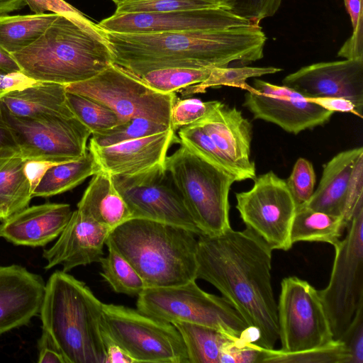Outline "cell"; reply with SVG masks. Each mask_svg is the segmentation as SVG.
Listing matches in <instances>:
<instances>
[{"label": "cell", "instance_id": "6da1fadb", "mask_svg": "<svg viewBox=\"0 0 363 363\" xmlns=\"http://www.w3.org/2000/svg\"><path fill=\"white\" fill-rule=\"evenodd\" d=\"M272 249L245 228H230L218 235L197 239L196 278L214 286L247 325L257 330L254 342L274 349L279 339L277 303L272 284Z\"/></svg>", "mask_w": 363, "mask_h": 363}, {"label": "cell", "instance_id": "7a4b0ae2", "mask_svg": "<svg viewBox=\"0 0 363 363\" xmlns=\"http://www.w3.org/2000/svg\"><path fill=\"white\" fill-rule=\"evenodd\" d=\"M104 31L113 64L140 77L169 67H226L262 59L267 37L259 24L151 33Z\"/></svg>", "mask_w": 363, "mask_h": 363}, {"label": "cell", "instance_id": "3957f363", "mask_svg": "<svg viewBox=\"0 0 363 363\" xmlns=\"http://www.w3.org/2000/svg\"><path fill=\"white\" fill-rule=\"evenodd\" d=\"M196 235L183 228L134 218L113 228L105 245L132 265L147 288L169 287L197 279Z\"/></svg>", "mask_w": 363, "mask_h": 363}, {"label": "cell", "instance_id": "277c9868", "mask_svg": "<svg viewBox=\"0 0 363 363\" xmlns=\"http://www.w3.org/2000/svg\"><path fill=\"white\" fill-rule=\"evenodd\" d=\"M103 306L82 281L62 270L45 286L40 310L48 332L67 363H105Z\"/></svg>", "mask_w": 363, "mask_h": 363}, {"label": "cell", "instance_id": "5b68a950", "mask_svg": "<svg viewBox=\"0 0 363 363\" xmlns=\"http://www.w3.org/2000/svg\"><path fill=\"white\" fill-rule=\"evenodd\" d=\"M11 55L27 76L64 85L87 80L113 63L106 40L62 15L35 42Z\"/></svg>", "mask_w": 363, "mask_h": 363}, {"label": "cell", "instance_id": "8992f818", "mask_svg": "<svg viewBox=\"0 0 363 363\" xmlns=\"http://www.w3.org/2000/svg\"><path fill=\"white\" fill-rule=\"evenodd\" d=\"M164 166L202 234L218 235L230 227L229 191L235 177L180 143Z\"/></svg>", "mask_w": 363, "mask_h": 363}, {"label": "cell", "instance_id": "52a82bcc", "mask_svg": "<svg viewBox=\"0 0 363 363\" xmlns=\"http://www.w3.org/2000/svg\"><path fill=\"white\" fill-rule=\"evenodd\" d=\"M137 309L173 323L185 322L216 329L235 338H247L249 326L223 296L202 290L195 281L159 288H146L138 296Z\"/></svg>", "mask_w": 363, "mask_h": 363}, {"label": "cell", "instance_id": "ba28073f", "mask_svg": "<svg viewBox=\"0 0 363 363\" xmlns=\"http://www.w3.org/2000/svg\"><path fill=\"white\" fill-rule=\"evenodd\" d=\"M102 326L137 362L189 363L182 336L171 323L138 309L104 303Z\"/></svg>", "mask_w": 363, "mask_h": 363}, {"label": "cell", "instance_id": "9c48e42d", "mask_svg": "<svg viewBox=\"0 0 363 363\" xmlns=\"http://www.w3.org/2000/svg\"><path fill=\"white\" fill-rule=\"evenodd\" d=\"M347 235L335 245L327 286L318 291L334 339H339L363 304V206L346 227Z\"/></svg>", "mask_w": 363, "mask_h": 363}, {"label": "cell", "instance_id": "30bf717a", "mask_svg": "<svg viewBox=\"0 0 363 363\" xmlns=\"http://www.w3.org/2000/svg\"><path fill=\"white\" fill-rule=\"evenodd\" d=\"M65 89L104 104L123 121L143 118L169 126L172 107L177 98L175 93L154 90L113 63L87 80L65 85Z\"/></svg>", "mask_w": 363, "mask_h": 363}, {"label": "cell", "instance_id": "8fae6325", "mask_svg": "<svg viewBox=\"0 0 363 363\" xmlns=\"http://www.w3.org/2000/svg\"><path fill=\"white\" fill-rule=\"evenodd\" d=\"M277 315L284 352L313 349L334 340L318 291L306 280L295 276L282 279Z\"/></svg>", "mask_w": 363, "mask_h": 363}, {"label": "cell", "instance_id": "7c38bea8", "mask_svg": "<svg viewBox=\"0 0 363 363\" xmlns=\"http://www.w3.org/2000/svg\"><path fill=\"white\" fill-rule=\"evenodd\" d=\"M2 112L26 160L62 164L79 159L88 150L91 132L75 116L23 118L10 113L3 104Z\"/></svg>", "mask_w": 363, "mask_h": 363}, {"label": "cell", "instance_id": "4fadbf2b", "mask_svg": "<svg viewBox=\"0 0 363 363\" xmlns=\"http://www.w3.org/2000/svg\"><path fill=\"white\" fill-rule=\"evenodd\" d=\"M252 187L235 194L236 208L246 228L272 250L293 245L291 230L297 206L285 180L270 171L253 179Z\"/></svg>", "mask_w": 363, "mask_h": 363}, {"label": "cell", "instance_id": "5bb4252c", "mask_svg": "<svg viewBox=\"0 0 363 363\" xmlns=\"http://www.w3.org/2000/svg\"><path fill=\"white\" fill-rule=\"evenodd\" d=\"M114 185L131 213L145 218L202 234L174 186L164 164L127 177L113 176Z\"/></svg>", "mask_w": 363, "mask_h": 363}, {"label": "cell", "instance_id": "9a60e30c", "mask_svg": "<svg viewBox=\"0 0 363 363\" xmlns=\"http://www.w3.org/2000/svg\"><path fill=\"white\" fill-rule=\"evenodd\" d=\"M252 24L255 23L250 19L234 10L224 7L164 12L113 13L97 23L103 30L119 33L224 29Z\"/></svg>", "mask_w": 363, "mask_h": 363}, {"label": "cell", "instance_id": "2e32d148", "mask_svg": "<svg viewBox=\"0 0 363 363\" xmlns=\"http://www.w3.org/2000/svg\"><path fill=\"white\" fill-rule=\"evenodd\" d=\"M243 106L255 119L274 123L293 134L323 125L333 114L290 88L259 79L245 95Z\"/></svg>", "mask_w": 363, "mask_h": 363}, {"label": "cell", "instance_id": "e0dca14e", "mask_svg": "<svg viewBox=\"0 0 363 363\" xmlns=\"http://www.w3.org/2000/svg\"><path fill=\"white\" fill-rule=\"evenodd\" d=\"M282 85L308 99L344 98L363 116V60L314 63L286 76Z\"/></svg>", "mask_w": 363, "mask_h": 363}, {"label": "cell", "instance_id": "ac0fdd59", "mask_svg": "<svg viewBox=\"0 0 363 363\" xmlns=\"http://www.w3.org/2000/svg\"><path fill=\"white\" fill-rule=\"evenodd\" d=\"M195 123L205 130L224 155L238 182L255 178V164L250 160L252 124L240 111L218 101L206 116Z\"/></svg>", "mask_w": 363, "mask_h": 363}, {"label": "cell", "instance_id": "d6986e66", "mask_svg": "<svg viewBox=\"0 0 363 363\" xmlns=\"http://www.w3.org/2000/svg\"><path fill=\"white\" fill-rule=\"evenodd\" d=\"M172 143H179V139L169 129L109 146H99L89 141L88 149L100 170L112 177H127L164 164Z\"/></svg>", "mask_w": 363, "mask_h": 363}, {"label": "cell", "instance_id": "ffe728a7", "mask_svg": "<svg viewBox=\"0 0 363 363\" xmlns=\"http://www.w3.org/2000/svg\"><path fill=\"white\" fill-rule=\"evenodd\" d=\"M111 231L79 210L73 211L56 242L43 252L47 261L45 269L61 265L62 271L67 272L79 266L99 262Z\"/></svg>", "mask_w": 363, "mask_h": 363}, {"label": "cell", "instance_id": "44dd1931", "mask_svg": "<svg viewBox=\"0 0 363 363\" xmlns=\"http://www.w3.org/2000/svg\"><path fill=\"white\" fill-rule=\"evenodd\" d=\"M45 284L26 267L0 265V335L27 325L40 313Z\"/></svg>", "mask_w": 363, "mask_h": 363}, {"label": "cell", "instance_id": "7402d4cb", "mask_svg": "<svg viewBox=\"0 0 363 363\" xmlns=\"http://www.w3.org/2000/svg\"><path fill=\"white\" fill-rule=\"evenodd\" d=\"M73 211L68 203L27 206L0 224V238L15 245L43 247L58 238Z\"/></svg>", "mask_w": 363, "mask_h": 363}, {"label": "cell", "instance_id": "603a6c76", "mask_svg": "<svg viewBox=\"0 0 363 363\" xmlns=\"http://www.w3.org/2000/svg\"><path fill=\"white\" fill-rule=\"evenodd\" d=\"M361 154L362 147L350 149L328 162L317 189L305 205L315 211L342 218L350 175Z\"/></svg>", "mask_w": 363, "mask_h": 363}, {"label": "cell", "instance_id": "cb8c5ba5", "mask_svg": "<svg viewBox=\"0 0 363 363\" xmlns=\"http://www.w3.org/2000/svg\"><path fill=\"white\" fill-rule=\"evenodd\" d=\"M0 101L19 117L74 116L67 103L65 85L61 84L40 82L23 91L1 95Z\"/></svg>", "mask_w": 363, "mask_h": 363}, {"label": "cell", "instance_id": "d4e9b609", "mask_svg": "<svg viewBox=\"0 0 363 363\" xmlns=\"http://www.w3.org/2000/svg\"><path fill=\"white\" fill-rule=\"evenodd\" d=\"M77 209L111 230L132 218L128 205L114 185L112 176L102 170L92 176Z\"/></svg>", "mask_w": 363, "mask_h": 363}, {"label": "cell", "instance_id": "484cf974", "mask_svg": "<svg viewBox=\"0 0 363 363\" xmlns=\"http://www.w3.org/2000/svg\"><path fill=\"white\" fill-rule=\"evenodd\" d=\"M19 150L0 152V221L28 206L32 199Z\"/></svg>", "mask_w": 363, "mask_h": 363}, {"label": "cell", "instance_id": "4316f807", "mask_svg": "<svg viewBox=\"0 0 363 363\" xmlns=\"http://www.w3.org/2000/svg\"><path fill=\"white\" fill-rule=\"evenodd\" d=\"M172 324L182 336L189 363H220L223 352L240 340L203 325L179 321Z\"/></svg>", "mask_w": 363, "mask_h": 363}, {"label": "cell", "instance_id": "83f0119b", "mask_svg": "<svg viewBox=\"0 0 363 363\" xmlns=\"http://www.w3.org/2000/svg\"><path fill=\"white\" fill-rule=\"evenodd\" d=\"M345 228L343 219L306 205L297 207L291 230V240L321 242L335 245Z\"/></svg>", "mask_w": 363, "mask_h": 363}, {"label": "cell", "instance_id": "f1b7e54d", "mask_svg": "<svg viewBox=\"0 0 363 363\" xmlns=\"http://www.w3.org/2000/svg\"><path fill=\"white\" fill-rule=\"evenodd\" d=\"M100 170L94 156L87 150L77 160L50 167L32 193L33 197H50L69 191Z\"/></svg>", "mask_w": 363, "mask_h": 363}, {"label": "cell", "instance_id": "f546056e", "mask_svg": "<svg viewBox=\"0 0 363 363\" xmlns=\"http://www.w3.org/2000/svg\"><path fill=\"white\" fill-rule=\"evenodd\" d=\"M59 14L0 16V47L11 54L35 42Z\"/></svg>", "mask_w": 363, "mask_h": 363}, {"label": "cell", "instance_id": "4dcf8cb0", "mask_svg": "<svg viewBox=\"0 0 363 363\" xmlns=\"http://www.w3.org/2000/svg\"><path fill=\"white\" fill-rule=\"evenodd\" d=\"M262 363H350V354L345 343L334 339L328 344L295 352L262 347Z\"/></svg>", "mask_w": 363, "mask_h": 363}, {"label": "cell", "instance_id": "1f68e13d", "mask_svg": "<svg viewBox=\"0 0 363 363\" xmlns=\"http://www.w3.org/2000/svg\"><path fill=\"white\" fill-rule=\"evenodd\" d=\"M106 246L108 255L99 261L101 276L115 292L139 296L147 288L144 281L121 254L111 245Z\"/></svg>", "mask_w": 363, "mask_h": 363}, {"label": "cell", "instance_id": "d6a6232c", "mask_svg": "<svg viewBox=\"0 0 363 363\" xmlns=\"http://www.w3.org/2000/svg\"><path fill=\"white\" fill-rule=\"evenodd\" d=\"M282 69L274 67H212L208 77L203 82L189 86L179 91L182 96H188L195 94H202L208 88L228 86L249 90L250 86L246 80L266 74H274Z\"/></svg>", "mask_w": 363, "mask_h": 363}, {"label": "cell", "instance_id": "836d02e7", "mask_svg": "<svg viewBox=\"0 0 363 363\" xmlns=\"http://www.w3.org/2000/svg\"><path fill=\"white\" fill-rule=\"evenodd\" d=\"M67 100L74 116L91 135L113 128L125 121L111 108L90 97L67 92Z\"/></svg>", "mask_w": 363, "mask_h": 363}, {"label": "cell", "instance_id": "e575fe53", "mask_svg": "<svg viewBox=\"0 0 363 363\" xmlns=\"http://www.w3.org/2000/svg\"><path fill=\"white\" fill-rule=\"evenodd\" d=\"M210 72L211 68L169 67L148 72L138 78L157 91L172 94L203 82Z\"/></svg>", "mask_w": 363, "mask_h": 363}, {"label": "cell", "instance_id": "d590c367", "mask_svg": "<svg viewBox=\"0 0 363 363\" xmlns=\"http://www.w3.org/2000/svg\"><path fill=\"white\" fill-rule=\"evenodd\" d=\"M172 129L168 125L152 120L134 118L100 133L92 134L90 141L99 146H109L145 138Z\"/></svg>", "mask_w": 363, "mask_h": 363}, {"label": "cell", "instance_id": "8d00e7d4", "mask_svg": "<svg viewBox=\"0 0 363 363\" xmlns=\"http://www.w3.org/2000/svg\"><path fill=\"white\" fill-rule=\"evenodd\" d=\"M178 135L179 143L230 172L238 182L235 173L224 155L200 125L194 123L181 128Z\"/></svg>", "mask_w": 363, "mask_h": 363}, {"label": "cell", "instance_id": "74e56055", "mask_svg": "<svg viewBox=\"0 0 363 363\" xmlns=\"http://www.w3.org/2000/svg\"><path fill=\"white\" fill-rule=\"evenodd\" d=\"M222 7L206 0H126L114 13L164 12Z\"/></svg>", "mask_w": 363, "mask_h": 363}, {"label": "cell", "instance_id": "f35d334b", "mask_svg": "<svg viewBox=\"0 0 363 363\" xmlns=\"http://www.w3.org/2000/svg\"><path fill=\"white\" fill-rule=\"evenodd\" d=\"M219 101H202L196 98H177L170 113V127L175 130L191 125L206 116Z\"/></svg>", "mask_w": 363, "mask_h": 363}, {"label": "cell", "instance_id": "ab89813d", "mask_svg": "<svg viewBox=\"0 0 363 363\" xmlns=\"http://www.w3.org/2000/svg\"><path fill=\"white\" fill-rule=\"evenodd\" d=\"M286 182L296 206L306 204L314 192L315 184L313 164L305 158H298Z\"/></svg>", "mask_w": 363, "mask_h": 363}, {"label": "cell", "instance_id": "60d3db41", "mask_svg": "<svg viewBox=\"0 0 363 363\" xmlns=\"http://www.w3.org/2000/svg\"><path fill=\"white\" fill-rule=\"evenodd\" d=\"M25 1L34 13H43L49 11L65 16L89 33L106 40L104 31L97 24L94 23L80 11L63 0H25Z\"/></svg>", "mask_w": 363, "mask_h": 363}, {"label": "cell", "instance_id": "b9f144b4", "mask_svg": "<svg viewBox=\"0 0 363 363\" xmlns=\"http://www.w3.org/2000/svg\"><path fill=\"white\" fill-rule=\"evenodd\" d=\"M344 4L350 18L352 33L337 55L348 60H363L362 0H344Z\"/></svg>", "mask_w": 363, "mask_h": 363}, {"label": "cell", "instance_id": "7bdbcfd3", "mask_svg": "<svg viewBox=\"0 0 363 363\" xmlns=\"http://www.w3.org/2000/svg\"><path fill=\"white\" fill-rule=\"evenodd\" d=\"M363 206V154L357 159L347 186L342 219L345 228L355 211Z\"/></svg>", "mask_w": 363, "mask_h": 363}, {"label": "cell", "instance_id": "ee69618b", "mask_svg": "<svg viewBox=\"0 0 363 363\" xmlns=\"http://www.w3.org/2000/svg\"><path fill=\"white\" fill-rule=\"evenodd\" d=\"M339 339L345 343L350 354V363H363V304L359 306L352 320Z\"/></svg>", "mask_w": 363, "mask_h": 363}, {"label": "cell", "instance_id": "f6af8a7d", "mask_svg": "<svg viewBox=\"0 0 363 363\" xmlns=\"http://www.w3.org/2000/svg\"><path fill=\"white\" fill-rule=\"evenodd\" d=\"M281 1L282 0H244L240 3L242 6L235 12L254 23L259 24L262 19L273 16L277 13Z\"/></svg>", "mask_w": 363, "mask_h": 363}, {"label": "cell", "instance_id": "bcb514c9", "mask_svg": "<svg viewBox=\"0 0 363 363\" xmlns=\"http://www.w3.org/2000/svg\"><path fill=\"white\" fill-rule=\"evenodd\" d=\"M37 81L22 71L0 73V96L16 91H23L38 83Z\"/></svg>", "mask_w": 363, "mask_h": 363}, {"label": "cell", "instance_id": "7dc6e473", "mask_svg": "<svg viewBox=\"0 0 363 363\" xmlns=\"http://www.w3.org/2000/svg\"><path fill=\"white\" fill-rule=\"evenodd\" d=\"M38 363H67L52 337L44 330L38 340Z\"/></svg>", "mask_w": 363, "mask_h": 363}, {"label": "cell", "instance_id": "c3c4849f", "mask_svg": "<svg viewBox=\"0 0 363 363\" xmlns=\"http://www.w3.org/2000/svg\"><path fill=\"white\" fill-rule=\"evenodd\" d=\"M57 164H60L48 160H31L26 161L23 170L30 184L31 195L47 171L50 167Z\"/></svg>", "mask_w": 363, "mask_h": 363}, {"label": "cell", "instance_id": "681fc988", "mask_svg": "<svg viewBox=\"0 0 363 363\" xmlns=\"http://www.w3.org/2000/svg\"><path fill=\"white\" fill-rule=\"evenodd\" d=\"M102 337L106 352L105 363H136L122 347L116 342L102 326Z\"/></svg>", "mask_w": 363, "mask_h": 363}, {"label": "cell", "instance_id": "f907efd6", "mask_svg": "<svg viewBox=\"0 0 363 363\" xmlns=\"http://www.w3.org/2000/svg\"><path fill=\"white\" fill-rule=\"evenodd\" d=\"M308 99V98H307ZM313 103H315L321 107L330 111L332 112H345L352 113L357 116L359 114L355 108L354 105L350 101L344 98H315L308 99Z\"/></svg>", "mask_w": 363, "mask_h": 363}, {"label": "cell", "instance_id": "816d5d0a", "mask_svg": "<svg viewBox=\"0 0 363 363\" xmlns=\"http://www.w3.org/2000/svg\"><path fill=\"white\" fill-rule=\"evenodd\" d=\"M7 150H19L13 135L6 123L0 101V152Z\"/></svg>", "mask_w": 363, "mask_h": 363}, {"label": "cell", "instance_id": "f5cc1de1", "mask_svg": "<svg viewBox=\"0 0 363 363\" xmlns=\"http://www.w3.org/2000/svg\"><path fill=\"white\" fill-rule=\"evenodd\" d=\"M0 70L3 72L20 71L21 69L10 53L0 47Z\"/></svg>", "mask_w": 363, "mask_h": 363}, {"label": "cell", "instance_id": "db71d44e", "mask_svg": "<svg viewBox=\"0 0 363 363\" xmlns=\"http://www.w3.org/2000/svg\"><path fill=\"white\" fill-rule=\"evenodd\" d=\"M26 5L25 0H0V16L21 9Z\"/></svg>", "mask_w": 363, "mask_h": 363}, {"label": "cell", "instance_id": "11a10c76", "mask_svg": "<svg viewBox=\"0 0 363 363\" xmlns=\"http://www.w3.org/2000/svg\"><path fill=\"white\" fill-rule=\"evenodd\" d=\"M216 3L222 7L234 10L238 3L239 0H206Z\"/></svg>", "mask_w": 363, "mask_h": 363}, {"label": "cell", "instance_id": "9f6ffc18", "mask_svg": "<svg viewBox=\"0 0 363 363\" xmlns=\"http://www.w3.org/2000/svg\"><path fill=\"white\" fill-rule=\"evenodd\" d=\"M111 1H113L116 4V6H118V5L123 3L126 0H111Z\"/></svg>", "mask_w": 363, "mask_h": 363}, {"label": "cell", "instance_id": "6f0895ef", "mask_svg": "<svg viewBox=\"0 0 363 363\" xmlns=\"http://www.w3.org/2000/svg\"><path fill=\"white\" fill-rule=\"evenodd\" d=\"M1 72H1V71L0 70V73H1Z\"/></svg>", "mask_w": 363, "mask_h": 363}]
</instances>
